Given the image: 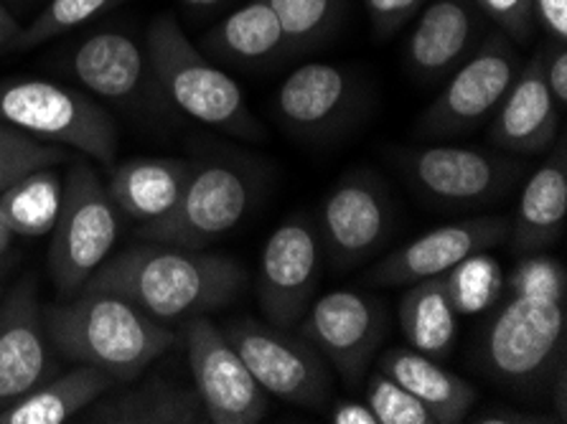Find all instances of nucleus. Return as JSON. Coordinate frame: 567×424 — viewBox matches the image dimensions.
Here are the masks:
<instances>
[{
    "instance_id": "5701e85b",
    "label": "nucleus",
    "mask_w": 567,
    "mask_h": 424,
    "mask_svg": "<svg viewBox=\"0 0 567 424\" xmlns=\"http://www.w3.org/2000/svg\"><path fill=\"white\" fill-rule=\"evenodd\" d=\"M382 374L402 384L415 400L431 412L435 424H458L468 417L476 402V389L466 379L453 374L437 363V359L425 356L415 349L394 345L386 349L377 361Z\"/></svg>"
},
{
    "instance_id": "a19ab883",
    "label": "nucleus",
    "mask_w": 567,
    "mask_h": 424,
    "mask_svg": "<svg viewBox=\"0 0 567 424\" xmlns=\"http://www.w3.org/2000/svg\"><path fill=\"white\" fill-rule=\"evenodd\" d=\"M13 239H16V234L11 229V224H8L3 209H0V257H6V252L13 245Z\"/></svg>"
},
{
    "instance_id": "2eb2a0df",
    "label": "nucleus",
    "mask_w": 567,
    "mask_h": 424,
    "mask_svg": "<svg viewBox=\"0 0 567 424\" xmlns=\"http://www.w3.org/2000/svg\"><path fill=\"white\" fill-rule=\"evenodd\" d=\"M362 92L347 69L306 64L290 72L275 94L278 123L303 141H329L357 115Z\"/></svg>"
},
{
    "instance_id": "dca6fc26",
    "label": "nucleus",
    "mask_w": 567,
    "mask_h": 424,
    "mask_svg": "<svg viewBox=\"0 0 567 424\" xmlns=\"http://www.w3.org/2000/svg\"><path fill=\"white\" fill-rule=\"evenodd\" d=\"M69 72L94 97L117 107L145 105L158 94L148 51L125 31L105 29L84 37L69 51Z\"/></svg>"
},
{
    "instance_id": "e433bc0d",
    "label": "nucleus",
    "mask_w": 567,
    "mask_h": 424,
    "mask_svg": "<svg viewBox=\"0 0 567 424\" xmlns=\"http://www.w3.org/2000/svg\"><path fill=\"white\" fill-rule=\"evenodd\" d=\"M535 19L555 41H567V0H535Z\"/></svg>"
},
{
    "instance_id": "7c9ffc66",
    "label": "nucleus",
    "mask_w": 567,
    "mask_h": 424,
    "mask_svg": "<svg viewBox=\"0 0 567 424\" xmlns=\"http://www.w3.org/2000/svg\"><path fill=\"white\" fill-rule=\"evenodd\" d=\"M127 3V0H49L41 13L29 25H23L16 37L11 51H31L51 39L80 29L82 23L97 19L100 13Z\"/></svg>"
},
{
    "instance_id": "39448f33",
    "label": "nucleus",
    "mask_w": 567,
    "mask_h": 424,
    "mask_svg": "<svg viewBox=\"0 0 567 424\" xmlns=\"http://www.w3.org/2000/svg\"><path fill=\"white\" fill-rule=\"evenodd\" d=\"M567 292H509L481 345L488 376L514 389L545 382L563 351Z\"/></svg>"
},
{
    "instance_id": "aec40b11",
    "label": "nucleus",
    "mask_w": 567,
    "mask_h": 424,
    "mask_svg": "<svg viewBox=\"0 0 567 424\" xmlns=\"http://www.w3.org/2000/svg\"><path fill=\"white\" fill-rule=\"evenodd\" d=\"M415 19L405 43V62L420 80H443L474 49L476 8L471 0H427Z\"/></svg>"
},
{
    "instance_id": "9b49d317",
    "label": "nucleus",
    "mask_w": 567,
    "mask_h": 424,
    "mask_svg": "<svg viewBox=\"0 0 567 424\" xmlns=\"http://www.w3.org/2000/svg\"><path fill=\"white\" fill-rule=\"evenodd\" d=\"M318 267H321L318 227L308 216H290L262 247L257 300L265 323L280 331H293L313 302Z\"/></svg>"
},
{
    "instance_id": "4468645a",
    "label": "nucleus",
    "mask_w": 567,
    "mask_h": 424,
    "mask_svg": "<svg viewBox=\"0 0 567 424\" xmlns=\"http://www.w3.org/2000/svg\"><path fill=\"white\" fill-rule=\"evenodd\" d=\"M400 166L417 192L441 204L476 206L499 198L524 170L502 155L455 145H431L400 155Z\"/></svg>"
},
{
    "instance_id": "473e14b6",
    "label": "nucleus",
    "mask_w": 567,
    "mask_h": 424,
    "mask_svg": "<svg viewBox=\"0 0 567 424\" xmlns=\"http://www.w3.org/2000/svg\"><path fill=\"white\" fill-rule=\"evenodd\" d=\"M367 404L380 424H435L431 412L380 369L369 376Z\"/></svg>"
},
{
    "instance_id": "72a5a7b5",
    "label": "nucleus",
    "mask_w": 567,
    "mask_h": 424,
    "mask_svg": "<svg viewBox=\"0 0 567 424\" xmlns=\"http://www.w3.org/2000/svg\"><path fill=\"white\" fill-rule=\"evenodd\" d=\"M478 11H484L506 37L527 41L535 29V0H471Z\"/></svg>"
},
{
    "instance_id": "cd10ccee",
    "label": "nucleus",
    "mask_w": 567,
    "mask_h": 424,
    "mask_svg": "<svg viewBox=\"0 0 567 424\" xmlns=\"http://www.w3.org/2000/svg\"><path fill=\"white\" fill-rule=\"evenodd\" d=\"M64 198V180L51 168H39L23 176L0 196L8 224L16 237H49L59 219Z\"/></svg>"
},
{
    "instance_id": "412c9836",
    "label": "nucleus",
    "mask_w": 567,
    "mask_h": 424,
    "mask_svg": "<svg viewBox=\"0 0 567 424\" xmlns=\"http://www.w3.org/2000/svg\"><path fill=\"white\" fill-rule=\"evenodd\" d=\"M202 49L219 62L239 69L272 66L293 56V49L268 0H250L225 15L204 33Z\"/></svg>"
},
{
    "instance_id": "ea45409f",
    "label": "nucleus",
    "mask_w": 567,
    "mask_h": 424,
    "mask_svg": "<svg viewBox=\"0 0 567 424\" xmlns=\"http://www.w3.org/2000/svg\"><path fill=\"white\" fill-rule=\"evenodd\" d=\"M474 422H553V420L535 417V414H519V412H488Z\"/></svg>"
},
{
    "instance_id": "f257e3e1",
    "label": "nucleus",
    "mask_w": 567,
    "mask_h": 424,
    "mask_svg": "<svg viewBox=\"0 0 567 424\" xmlns=\"http://www.w3.org/2000/svg\"><path fill=\"white\" fill-rule=\"evenodd\" d=\"M243 285L245 270L235 259L151 241L107 257L84 288L115 292L158 323L174 325L227 306Z\"/></svg>"
},
{
    "instance_id": "79ce46f5",
    "label": "nucleus",
    "mask_w": 567,
    "mask_h": 424,
    "mask_svg": "<svg viewBox=\"0 0 567 424\" xmlns=\"http://www.w3.org/2000/svg\"><path fill=\"white\" fill-rule=\"evenodd\" d=\"M182 3L194 13H212V11H217L219 6H225L227 0H182Z\"/></svg>"
},
{
    "instance_id": "9d476101",
    "label": "nucleus",
    "mask_w": 567,
    "mask_h": 424,
    "mask_svg": "<svg viewBox=\"0 0 567 424\" xmlns=\"http://www.w3.org/2000/svg\"><path fill=\"white\" fill-rule=\"evenodd\" d=\"M522 59L509 37L494 33L474 54L453 69L451 82L420 120V133L427 137H451L484 123L502 105Z\"/></svg>"
},
{
    "instance_id": "4c0bfd02",
    "label": "nucleus",
    "mask_w": 567,
    "mask_h": 424,
    "mask_svg": "<svg viewBox=\"0 0 567 424\" xmlns=\"http://www.w3.org/2000/svg\"><path fill=\"white\" fill-rule=\"evenodd\" d=\"M331 424H380L369 404L362 402H341L329 414Z\"/></svg>"
},
{
    "instance_id": "0eeeda50",
    "label": "nucleus",
    "mask_w": 567,
    "mask_h": 424,
    "mask_svg": "<svg viewBox=\"0 0 567 424\" xmlns=\"http://www.w3.org/2000/svg\"><path fill=\"white\" fill-rule=\"evenodd\" d=\"M255 196V173L235 158H206L192 166L174 209L145 221L141 237L158 245L204 249L245 219Z\"/></svg>"
},
{
    "instance_id": "4be33fe9",
    "label": "nucleus",
    "mask_w": 567,
    "mask_h": 424,
    "mask_svg": "<svg viewBox=\"0 0 567 424\" xmlns=\"http://www.w3.org/2000/svg\"><path fill=\"white\" fill-rule=\"evenodd\" d=\"M567 219V143L560 135L555 153L522 188L517 219L509 224L514 252L535 255L560 239Z\"/></svg>"
},
{
    "instance_id": "7ed1b4c3",
    "label": "nucleus",
    "mask_w": 567,
    "mask_h": 424,
    "mask_svg": "<svg viewBox=\"0 0 567 424\" xmlns=\"http://www.w3.org/2000/svg\"><path fill=\"white\" fill-rule=\"evenodd\" d=\"M158 94L188 120L219 133L257 141L262 125L247 107L239 84L196 49L174 15H158L145 37Z\"/></svg>"
},
{
    "instance_id": "f704fd0d",
    "label": "nucleus",
    "mask_w": 567,
    "mask_h": 424,
    "mask_svg": "<svg viewBox=\"0 0 567 424\" xmlns=\"http://www.w3.org/2000/svg\"><path fill=\"white\" fill-rule=\"evenodd\" d=\"M425 3L427 0H364V8L377 37H390L415 19Z\"/></svg>"
},
{
    "instance_id": "f8f14e48",
    "label": "nucleus",
    "mask_w": 567,
    "mask_h": 424,
    "mask_svg": "<svg viewBox=\"0 0 567 424\" xmlns=\"http://www.w3.org/2000/svg\"><path fill=\"white\" fill-rule=\"evenodd\" d=\"M298 328L300 339L311 343L343 382L357 386L382 341L386 316L382 302L374 298L354 290H333L311 302Z\"/></svg>"
},
{
    "instance_id": "a211bd4d",
    "label": "nucleus",
    "mask_w": 567,
    "mask_h": 424,
    "mask_svg": "<svg viewBox=\"0 0 567 424\" xmlns=\"http://www.w3.org/2000/svg\"><path fill=\"white\" fill-rule=\"evenodd\" d=\"M509 237V221L502 216H476L420 234L398 252L384 257L369 272L374 285H412L449 272L461 259L499 245Z\"/></svg>"
},
{
    "instance_id": "a878e982",
    "label": "nucleus",
    "mask_w": 567,
    "mask_h": 424,
    "mask_svg": "<svg viewBox=\"0 0 567 424\" xmlns=\"http://www.w3.org/2000/svg\"><path fill=\"white\" fill-rule=\"evenodd\" d=\"M117 382L107 371L90 363H76L72 371L44 379L21 400L0 410V424H64L80 417L102 394L115 389Z\"/></svg>"
},
{
    "instance_id": "20e7f679",
    "label": "nucleus",
    "mask_w": 567,
    "mask_h": 424,
    "mask_svg": "<svg viewBox=\"0 0 567 424\" xmlns=\"http://www.w3.org/2000/svg\"><path fill=\"white\" fill-rule=\"evenodd\" d=\"M0 123L37 141L74 148L113 166L117 155L115 120L97 100L72 86L47 80L0 84Z\"/></svg>"
},
{
    "instance_id": "f03ea898",
    "label": "nucleus",
    "mask_w": 567,
    "mask_h": 424,
    "mask_svg": "<svg viewBox=\"0 0 567 424\" xmlns=\"http://www.w3.org/2000/svg\"><path fill=\"white\" fill-rule=\"evenodd\" d=\"M44 323L64 359L107 371L117 384L135 382L176 343L168 325L107 290L82 288L62 298L44 308Z\"/></svg>"
},
{
    "instance_id": "423d86ee",
    "label": "nucleus",
    "mask_w": 567,
    "mask_h": 424,
    "mask_svg": "<svg viewBox=\"0 0 567 424\" xmlns=\"http://www.w3.org/2000/svg\"><path fill=\"white\" fill-rule=\"evenodd\" d=\"M120 234V209L107 184L84 161H76L64 178V198L51 229L49 270L59 298L84 288L94 270L113 252Z\"/></svg>"
},
{
    "instance_id": "6ab92c4d",
    "label": "nucleus",
    "mask_w": 567,
    "mask_h": 424,
    "mask_svg": "<svg viewBox=\"0 0 567 424\" xmlns=\"http://www.w3.org/2000/svg\"><path fill=\"white\" fill-rule=\"evenodd\" d=\"M560 107L543 74V54L522 64L509 92L494 112L492 141L499 148L519 155L543 153L557 137Z\"/></svg>"
},
{
    "instance_id": "c85d7f7f",
    "label": "nucleus",
    "mask_w": 567,
    "mask_h": 424,
    "mask_svg": "<svg viewBox=\"0 0 567 424\" xmlns=\"http://www.w3.org/2000/svg\"><path fill=\"white\" fill-rule=\"evenodd\" d=\"M441 280L458 316L484 313L499 300L504 290L502 265L492 255H486V249L461 259L458 265L441 275Z\"/></svg>"
},
{
    "instance_id": "c756f323",
    "label": "nucleus",
    "mask_w": 567,
    "mask_h": 424,
    "mask_svg": "<svg viewBox=\"0 0 567 424\" xmlns=\"http://www.w3.org/2000/svg\"><path fill=\"white\" fill-rule=\"evenodd\" d=\"M343 3L347 0H268L293 54L321 46L333 37L341 23Z\"/></svg>"
},
{
    "instance_id": "6e6552de",
    "label": "nucleus",
    "mask_w": 567,
    "mask_h": 424,
    "mask_svg": "<svg viewBox=\"0 0 567 424\" xmlns=\"http://www.w3.org/2000/svg\"><path fill=\"white\" fill-rule=\"evenodd\" d=\"M221 331L268 396L311 410L329 402V366L306 339L252 318L235 320Z\"/></svg>"
},
{
    "instance_id": "f3484780",
    "label": "nucleus",
    "mask_w": 567,
    "mask_h": 424,
    "mask_svg": "<svg viewBox=\"0 0 567 424\" xmlns=\"http://www.w3.org/2000/svg\"><path fill=\"white\" fill-rule=\"evenodd\" d=\"M51 369L39 285L25 277L0 302V410L39 386Z\"/></svg>"
},
{
    "instance_id": "1a4fd4ad",
    "label": "nucleus",
    "mask_w": 567,
    "mask_h": 424,
    "mask_svg": "<svg viewBox=\"0 0 567 424\" xmlns=\"http://www.w3.org/2000/svg\"><path fill=\"white\" fill-rule=\"evenodd\" d=\"M194 389L209 424H257L270 410L268 392L255 382L235 345L206 316L184 320Z\"/></svg>"
},
{
    "instance_id": "2f4dec72",
    "label": "nucleus",
    "mask_w": 567,
    "mask_h": 424,
    "mask_svg": "<svg viewBox=\"0 0 567 424\" xmlns=\"http://www.w3.org/2000/svg\"><path fill=\"white\" fill-rule=\"evenodd\" d=\"M66 161L62 145L37 141L11 125L0 123V196L29 173L51 168Z\"/></svg>"
},
{
    "instance_id": "c9c22d12",
    "label": "nucleus",
    "mask_w": 567,
    "mask_h": 424,
    "mask_svg": "<svg viewBox=\"0 0 567 424\" xmlns=\"http://www.w3.org/2000/svg\"><path fill=\"white\" fill-rule=\"evenodd\" d=\"M543 74L545 82L553 92L557 107L567 105V49L565 43L557 41L555 49L543 51Z\"/></svg>"
},
{
    "instance_id": "393cba45",
    "label": "nucleus",
    "mask_w": 567,
    "mask_h": 424,
    "mask_svg": "<svg viewBox=\"0 0 567 424\" xmlns=\"http://www.w3.org/2000/svg\"><path fill=\"white\" fill-rule=\"evenodd\" d=\"M192 163L182 158H133L113 168L107 192L120 214L135 221H153L174 209Z\"/></svg>"
},
{
    "instance_id": "ddd939ff",
    "label": "nucleus",
    "mask_w": 567,
    "mask_h": 424,
    "mask_svg": "<svg viewBox=\"0 0 567 424\" xmlns=\"http://www.w3.org/2000/svg\"><path fill=\"white\" fill-rule=\"evenodd\" d=\"M392 198L374 173L351 170L323 198L318 237L337 267H357L390 239Z\"/></svg>"
},
{
    "instance_id": "b1692460",
    "label": "nucleus",
    "mask_w": 567,
    "mask_h": 424,
    "mask_svg": "<svg viewBox=\"0 0 567 424\" xmlns=\"http://www.w3.org/2000/svg\"><path fill=\"white\" fill-rule=\"evenodd\" d=\"M82 422L105 424H202L204 406L194 386L166 379H151L137 386L115 392L110 389L82 414Z\"/></svg>"
},
{
    "instance_id": "bb28decb",
    "label": "nucleus",
    "mask_w": 567,
    "mask_h": 424,
    "mask_svg": "<svg viewBox=\"0 0 567 424\" xmlns=\"http://www.w3.org/2000/svg\"><path fill=\"white\" fill-rule=\"evenodd\" d=\"M458 310L437 277L412 282L410 290L400 300V328L410 349L425 356L445 359L458 333Z\"/></svg>"
},
{
    "instance_id": "58836bf2",
    "label": "nucleus",
    "mask_w": 567,
    "mask_h": 424,
    "mask_svg": "<svg viewBox=\"0 0 567 424\" xmlns=\"http://www.w3.org/2000/svg\"><path fill=\"white\" fill-rule=\"evenodd\" d=\"M19 31L21 25L16 21V15L8 11V6L0 0V51H11Z\"/></svg>"
}]
</instances>
